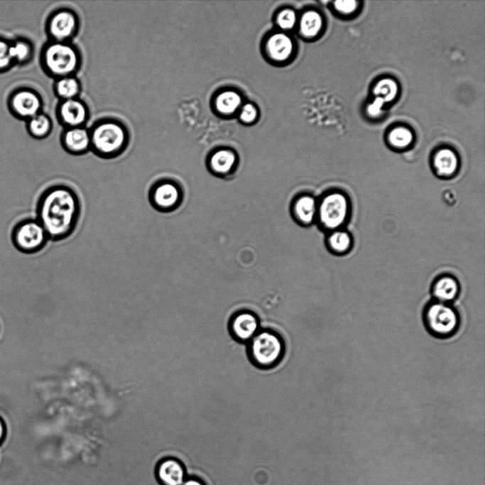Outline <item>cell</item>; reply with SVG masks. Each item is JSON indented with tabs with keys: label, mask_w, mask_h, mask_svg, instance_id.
Wrapping results in <instances>:
<instances>
[{
	"label": "cell",
	"mask_w": 485,
	"mask_h": 485,
	"mask_svg": "<svg viewBox=\"0 0 485 485\" xmlns=\"http://www.w3.org/2000/svg\"><path fill=\"white\" fill-rule=\"evenodd\" d=\"M329 249L339 254L347 252L352 247V239L350 234L339 229L332 231L327 239Z\"/></svg>",
	"instance_id": "cell-23"
},
{
	"label": "cell",
	"mask_w": 485,
	"mask_h": 485,
	"mask_svg": "<svg viewBox=\"0 0 485 485\" xmlns=\"http://www.w3.org/2000/svg\"><path fill=\"white\" fill-rule=\"evenodd\" d=\"M90 151L103 159L121 156L129 143V133L119 120L107 118L97 121L89 129Z\"/></svg>",
	"instance_id": "cell-2"
},
{
	"label": "cell",
	"mask_w": 485,
	"mask_h": 485,
	"mask_svg": "<svg viewBox=\"0 0 485 485\" xmlns=\"http://www.w3.org/2000/svg\"><path fill=\"white\" fill-rule=\"evenodd\" d=\"M32 42L24 37H18L10 40V52L14 66L28 64L34 55Z\"/></svg>",
	"instance_id": "cell-19"
},
{
	"label": "cell",
	"mask_w": 485,
	"mask_h": 485,
	"mask_svg": "<svg viewBox=\"0 0 485 485\" xmlns=\"http://www.w3.org/2000/svg\"><path fill=\"white\" fill-rule=\"evenodd\" d=\"M375 96L383 102H388L396 98L398 94V85L391 79H383L379 81L374 88Z\"/></svg>",
	"instance_id": "cell-26"
},
{
	"label": "cell",
	"mask_w": 485,
	"mask_h": 485,
	"mask_svg": "<svg viewBox=\"0 0 485 485\" xmlns=\"http://www.w3.org/2000/svg\"><path fill=\"white\" fill-rule=\"evenodd\" d=\"M247 344L251 361L260 369L274 367L281 361L285 353L282 337L268 329H261Z\"/></svg>",
	"instance_id": "cell-4"
},
{
	"label": "cell",
	"mask_w": 485,
	"mask_h": 485,
	"mask_svg": "<svg viewBox=\"0 0 485 485\" xmlns=\"http://www.w3.org/2000/svg\"><path fill=\"white\" fill-rule=\"evenodd\" d=\"M423 321L428 332L440 338L452 336L459 325V317L456 310L448 303L435 300L425 307Z\"/></svg>",
	"instance_id": "cell-6"
},
{
	"label": "cell",
	"mask_w": 485,
	"mask_h": 485,
	"mask_svg": "<svg viewBox=\"0 0 485 485\" xmlns=\"http://www.w3.org/2000/svg\"><path fill=\"white\" fill-rule=\"evenodd\" d=\"M459 292V285L452 276H444L433 284L432 293L435 301L448 303L453 301Z\"/></svg>",
	"instance_id": "cell-17"
},
{
	"label": "cell",
	"mask_w": 485,
	"mask_h": 485,
	"mask_svg": "<svg viewBox=\"0 0 485 485\" xmlns=\"http://www.w3.org/2000/svg\"><path fill=\"white\" fill-rule=\"evenodd\" d=\"M54 92L60 100L77 98L81 90L80 82L75 75L56 79L54 82Z\"/></svg>",
	"instance_id": "cell-22"
},
{
	"label": "cell",
	"mask_w": 485,
	"mask_h": 485,
	"mask_svg": "<svg viewBox=\"0 0 485 485\" xmlns=\"http://www.w3.org/2000/svg\"><path fill=\"white\" fill-rule=\"evenodd\" d=\"M267 51L271 58L283 61L289 58L293 49L291 39L285 34L278 33L270 36L266 43Z\"/></svg>",
	"instance_id": "cell-18"
},
{
	"label": "cell",
	"mask_w": 485,
	"mask_h": 485,
	"mask_svg": "<svg viewBox=\"0 0 485 485\" xmlns=\"http://www.w3.org/2000/svg\"><path fill=\"white\" fill-rule=\"evenodd\" d=\"M389 143L396 148H405L412 143L413 136L412 132L405 127H397L388 134Z\"/></svg>",
	"instance_id": "cell-27"
},
{
	"label": "cell",
	"mask_w": 485,
	"mask_h": 485,
	"mask_svg": "<svg viewBox=\"0 0 485 485\" xmlns=\"http://www.w3.org/2000/svg\"><path fill=\"white\" fill-rule=\"evenodd\" d=\"M296 19V14L294 11L285 9L278 14L277 23L283 29H290L295 24Z\"/></svg>",
	"instance_id": "cell-29"
},
{
	"label": "cell",
	"mask_w": 485,
	"mask_h": 485,
	"mask_svg": "<svg viewBox=\"0 0 485 485\" xmlns=\"http://www.w3.org/2000/svg\"><path fill=\"white\" fill-rule=\"evenodd\" d=\"M26 127L32 138L40 140L50 134L53 122L49 116L42 111L26 121Z\"/></svg>",
	"instance_id": "cell-21"
},
{
	"label": "cell",
	"mask_w": 485,
	"mask_h": 485,
	"mask_svg": "<svg viewBox=\"0 0 485 485\" xmlns=\"http://www.w3.org/2000/svg\"><path fill=\"white\" fill-rule=\"evenodd\" d=\"M241 102V99L239 94L233 91H226L217 97L216 107L219 112L229 114L238 109Z\"/></svg>",
	"instance_id": "cell-25"
},
{
	"label": "cell",
	"mask_w": 485,
	"mask_h": 485,
	"mask_svg": "<svg viewBox=\"0 0 485 485\" xmlns=\"http://www.w3.org/2000/svg\"><path fill=\"white\" fill-rule=\"evenodd\" d=\"M236 161V155L233 151L222 149L212 155L209 159V167L213 173L224 175L234 169Z\"/></svg>",
	"instance_id": "cell-20"
},
{
	"label": "cell",
	"mask_w": 485,
	"mask_h": 485,
	"mask_svg": "<svg viewBox=\"0 0 485 485\" xmlns=\"http://www.w3.org/2000/svg\"><path fill=\"white\" fill-rule=\"evenodd\" d=\"M257 116L256 109L251 104H246L242 107L240 112L241 121L249 123L253 121Z\"/></svg>",
	"instance_id": "cell-31"
},
{
	"label": "cell",
	"mask_w": 485,
	"mask_h": 485,
	"mask_svg": "<svg viewBox=\"0 0 485 485\" xmlns=\"http://www.w3.org/2000/svg\"><path fill=\"white\" fill-rule=\"evenodd\" d=\"M80 28V19L77 13L68 8H60L53 11L45 23V31L49 40L70 42Z\"/></svg>",
	"instance_id": "cell-9"
},
{
	"label": "cell",
	"mask_w": 485,
	"mask_h": 485,
	"mask_svg": "<svg viewBox=\"0 0 485 485\" xmlns=\"http://www.w3.org/2000/svg\"><path fill=\"white\" fill-rule=\"evenodd\" d=\"M43 99L34 89L21 87L14 89L7 99V107L16 119L28 121L42 112Z\"/></svg>",
	"instance_id": "cell-10"
},
{
	"label": "cell",
	"mask_w": 485,
	"mask_h": 485,
	"mask_svg": "<svg viewBox=\"0 0 485 485\" xmlns=\"http://www.w3.org/2000/svg\"><path fill=\"white\" fill-rule=\"evenodd\" d=\"M432 165L437 175L449 178L456 173L459 167V160L452 150L444 148L435 153Z\"/></svg>",
	"instance_id": "cell-16"
},
{
	"label": "cell",
	"mask_w": 485,
	"mask_h": 485,
	"mask_svg": "<svg viewBox=\"0 0 485 485\" xmlns=\"http://www.w3.org/2000/svg\"><path fill=\"white\" fill-rule=\"evenodd\" d=\"M350 207L349 199L345 193L330 191L317 201V220L327 230L341 229L348 219Z\"/></svg>",
	"instance_id": "cell-5"
},
{
	"label": "cell",
	"mask_w": 485,
	"mask_h": 485,
	"mask_svg": "<svg viewBox=\"0 0 485 485\" xmlns=\"http://www.w3.org/2000/svg\"><path fill=\"white\" fill-rule=\"evenodd\" d=\"M63 149L72 155H82L90 151L89 129L85 126L66 128L60 136Z\"/></svg>",
	"instance_id": "cell-13"
},
{
	"label": "cell",
	"mask_w": 485,
	"mask_h": 485,
	"mask_svg": "<svg viewBox=\"0 0 485 485\" xmlns=\"http://www.w3.org/2000/svg\"><path fill=\"white\" fill-rule=\"evenodd\" d=\"M300 31L305 37L312 38L316 36L322 26V18L319 13L315 11H306L301 16Z\"/></svg>",
	"instance_id": "cell-24"
},
{
	"label": "cell",
	"mask_w": 485,
	"mask_h": 485,
	"mask_svg": "<svg viewBox=\"0 0 485 485\" xmlns=\"http://www.w3.org/2000/svg\"><path fill=\"white\" fill-rule=\"evenodd\" d=\"M292 212L297 222L310 225L317 219V200L312 195L302 194L294 200Z\"/></svg>",
	"instance_id": "cell-14"
},
{
	"label": "cell",
	"mask_w": 485,
	"mask_h": 485,
	"mask_svg": "<svg viewBox=\"0 0 485 485\" xmlns=\"http://www.w3.org/2000/svg\"><path fill=\"white\" fill-rule=\"evenodd\" d=\"M14 67L10 52V40L0 37V73L10 70Z\"/></svg>",
	"instance_id": "cell-28"
},
{
	"label": "cell",
	"mask_w": 485,
	"mask_h": 485,
	"mask_svg": "<svg viewBox=\"0 0 485 485\" xmlns=\"http://www.w3.org/2000/svg\"><path fill=\"white\" fill-rule=\"evenodd\" d=\"M36 214L49 239L54 241L64 240L72 234L80 220V197L69 185H51L40 195L37 202Z\"/></svg>",
	"instance_id": "cell-1"
},
{
	"label": "cell",
	"mask_w": 485,
	"mask_h": 485,
	"mask_svg": "<svg viewBox=\"0 0 485 485\" xmlns=\"http://www.w3.org/2000/svg\"><path fill=\"white\" fill-rule=\"evenodd\" d=\"M48 236L37 219H27L18 223L11 233V241L17 250L34 254L46 245Z\"/></svg>",
	"instance_id": "cell-8"
},
{
	"label": "cell",
	"mask_w": 485,
	"mask_h": 485,
	"mask_svg": "<svg viewBox=\"0 0 485 485\" xmlns=\"http://www.w3.org/2000/svg\"><path fill=\"white\" fill-rule=\"evenodd\" d=\"M5 430L2 422L0 420V443L2 442L4 437Z\"/></svg>",
	"instance_id": "cell-33"
},
{
	"label": "cell",
	"mask_w": 485,
	"mask_h": 485,
	"mask_svg": "<svg viewBox=\"0 0 485 485\" xmlns=\"http://www.w3.org/2000/svg\"><path fill=\"white\" fill-rule=\"evenodd\" d=\"M89 115L86 103L78 97L60 100L56 109L57 119L65 129L84 126Z\"/></svg>",
	"instance_id": "cell-11"
},
{
	"label": "cell",
	"mask_w": 485,
	"mask_h": 485,
	"mask_svg": "<svg viewBox=\"0 0 485 485\" xmlns=\"http://www.w3.org/2000/svg\"><path fill=\"white\" fill-rule=\"evenodd\" d=\"M40 61L44 72L56 80L74 75L80 67L81 55L70 42L48 40L42 48Z\"/></svg>",
	"instance_id": "cell-3"
},
{
	"label": "cell",
	"mask_w": 485,
	"mask_h": 485,
	"mask_svg": "<svg viewBox=\"0 0 485 485\" xmlns=\"http://www.w3.org/2000/svg\"><path fill=\"white\" fill-rule=\"evenodd\" d=\"M357 4L356 1H337L334 2V7L344 14H349L356 9Z\"/></svg>",
	"instance_id": "cell-30"
},
{
	"label": "cell",
	"mask_w": 485,
	"mask_h": 485,
	"mask_svg": "<svg viewBox=\"0 0 485 485\" xmlns=\"http://www.w3.org/2000/svg\"><path fill=\"white\" fill-rule=\"evenodd\" d=\"M159 481L163 485H182L185 481V469L182 464L175 459L163 460L157 469Z\"/></svg>",
	"instance_id": "cell-15"
},
{
	"label": "cell",
	"mask_w": 485,
	"mask_h": 485,
	"mask_svg": "<svg viewBox=\"0 0 485 485\" xmlns=\"http://www.w3.org/2000/svg\"><path fill=\"white\" fill-rule=\"evenodd\" d=\"M260 329L258 316L249 310H241L234 313L229 322L231 335L242 343H248Z\"/></svg>",
	"instance_id": "cell-12"
},
{
	"label": "cell",
	"mask_w": 485,
	"mask_h": 485,
	"mask_svg": "<svg viewBox=\"0 0 485 485\" xmlns=\"http://www.w3.org/2000/svg\"><path fill=\"white\" fill-rule=\"evenodd\" d=\"M182 485H205L200 480L195 478H191L185 480Z\"/></svg>",
	"instance_id": "cell-32"
},
{
	"label": "cell",
	"mask_w": 485,
	"mask_h": 485,
	"mask_svg": "<svg viewBox=\"0 0 485 485\" xmlns=\"http://www.w3.org/2000/svg\"><path fill=\"white\" fill-rule=\"evenodd\" d=\"M184 193L180 184L170 178H162L151 185L148 198L156 211L168 213L176 210L182 204Z\"/></svg>",
	"instance_id": "cell-7"
}]
</instances>
